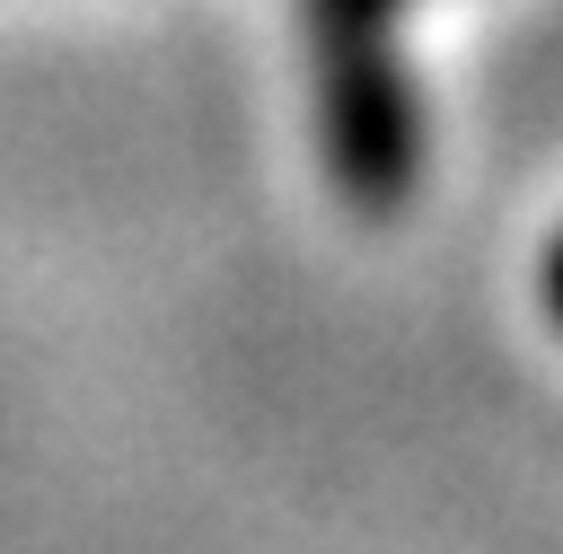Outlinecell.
<instances>
[{"mask_svg": "<svg viewBox=\"0 0 563 554\" xmlns=\"http://www.w3.org/2000/svg\"><path fill=\"white\" fill-rule=\"evenodd\" d=\"M396 9L405 0H308L325 158L361 211H396L413 193V167H422L413 88L396 62Z\"/></svg>", "mask_w": 563, "mask_h": 554, "instance_id": "1", "label": "cell"}, {"mask_svg": "<svg viewBox=\"0 0 563 554\" xmlns=\"http://www.w3.org/2000/svg\"><path fill=\"white\" fill-rule=\"evenodd\" d=\"M545 308H554V325H563V237H554V255H545Z\"/></svg>", "mask_w": 563, "mask_h": 554, "instance_id": "2", "label": "cell"}]
</instances>
